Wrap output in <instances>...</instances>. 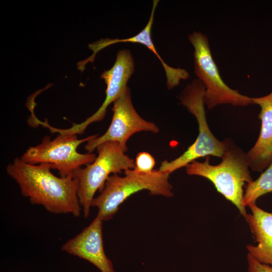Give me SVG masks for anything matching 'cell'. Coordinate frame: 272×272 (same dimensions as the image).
I'll return each mask as SVG.
<instances>
[{
	"mask_svg": "<svg viewBox=\"0 0 272 272\" xmlns=\"http://www.w3.org/2000/svg\"><path fill=\"white\" fill-rule=\"evenodd\" d=\"M50 170L47 164H29L18 158L6 167L8 175L32 204L41 205L52 214L79 217L82 210L78 196V180L74 176L57 177Z\"/></svg>",
	"mask_w": 272,
	"mask_h": 272,
	"instance_id": "cell-1",
	"label": "cell"
},
{
	"mask_svg": "<svg viewBox=\"0 0 272 272\" xmlns=\"http://www.w3.org/2000/svg\"><path fill=\"white\" fill-rule=\"evenodd\" d=\"M217 165L210 163V156L200 162L194 160L188 164L186 171L189 175H198L210 180L217 190L233 203L244 218L247 216L243 205L245 184L252 182L246 153L229 140L226 150Z\"/></svg>",
	"mask_w": 272,
	"mask_h": 272,
	"instance_id": "cell-2",
	"label": "cell"
},
{
	"mask_svg": "<svg viewBox=\"0 0 272 272\" xmlns=\"http://www.w3.org/2000/svg\"><path fill=\"white\" fill-rule=\"evenodd\" d=\"M125 175H111L100 193L93 200L92 207L98 210L97 216L103 221L111 220L119 206L132 194L148 190L152 195L172 197V186L169 181V174L154 170L150 173L136 172L133 169L124 171Z\"/></svg>",
	"mask_w": 272,
	"mask_h": 272,
	"instance_id": "cell-3",
	"label": "cell"
},
{
	"mask_svg": "<svg viewBox=\"0 0 272 272\" xmlns=\"http://www.w3.org/2000/svg\"><path fill=\"white\" fill-rule=\"evenodd\" d=\"M205 91L203 84L197 79L188 85L180 94L181 104L196 119L198 134L195 142L181 155L170 162L163 161L159 168L161 171L170 174L199 158L210 156L222 158L226 150L229 140L219 141L208 126L203 102Z\"/></svg>",
	"mask_w": 272,
	"mask_h": 272,
	"instance_id": "cell-4",
	"label": "cell"
},
{
	"mask_svg": "<svg viewBox=\"0 0 272 272\" xmlns=\"http://www.w3.org/2000/svg\"><path fill=\"white\" fill-rule=\"evenodd\" d=\"M96 149L98 155L94 161L73 174L78 181V196L85 218L89 216L95 193L102 189L111 174L134 167V160L125 154L117 142H105Z\"/></svg>",
	"mask_w": 272,
	"mask_h": 272,
	"instance_id": "cell-5",
	"label": "cell"
},
{
	"mask_svg": "<svg viewBox=\"0 0 272 272\" xmlns=\"http://www.w3.org/2000/svg\"><path fill=\"white\" fill-rule=\"evenodd\" d=\"M77 135L59 133L53 140L46 135L41 143L29 147L20 159L29 164H47L51 169L57 170L60 177L73 176L77 169L92 163L97 157L93 153H80L77 148L98 135L81 139H78Z\"/></svg>",
	"mask_w": 272,
	"mask_h": 272,
	"instance_id": "cell-6",
	"label": "cell"
},
{
	"mask_svg": "<svg viewBox=\"0 0 272 272\" xmlns=\"http://www.w3.org/2000/svg\"><path fill=\"white\" fill-rule=\"evenodd\" d=\"M188 38L194 48V72L205 86L203 102L208 108L211 109L223 104L234 106L252 104V98L233 90L223 81L212 57L207 36L194 31Z\"/></svg>",
	"mask_w": 272,
	"mask_h": 272,
	"instance_id": "cell-7",
	"label": "cell"
},
{
	"mask_svg": "<svg viewBox=\"0 0 272 272\" xmlns=\"http://www.w3.org/2000/svg\"><path fill=\"white\" fill-rule=\"evenodd\" d=\"M112 110L113 116L108 129L102 135L87 142L84 147L87 153H92L100 145L107 142L118 143L126 152V142L134 133L142 131L157 133L159 130L154 123L145 120L137 113L128 87L113 102Z\"/></svg>",
	"mask_w": 272,
	"mask_h": 272,
	"instance_id": "cell-8",
	"label": "cell"
},
{
	"mask_svg": "<svg viewBox=\"0 0 272 272\" xmlns=\"http://www.w3.org/2000/svg\"><path fill=\"white\" fill-rule=\"evenodd\" d=\"M134 70V61L131 52L128 49L119 50L112 67L101 75V78L107 86L106 97L101 106L83 122L74 123L71 127L66 129H59V133L82 134L91 123L103 119L108 106L116 100L127 87V82Z\"/></svg>",
	"mask_w": 272,
	"mask_h": 272,
	"instance_id": "cell-9",
	"label": "cell"
},
{
	"mask_svg": "<svg viewBox=\"0 0 272 272\" xmlns=\"http://www.w3.org/2000/svg\"><path fill=\"white\" fill-rule=\"evenodd\" d=\"M103 222L97 215L87 227L66 242L62 246L61 250L89 261L101 272H115L111 261L104 251Z\"/></svg>",
	"mask_w": 272,
	"mask_h": 272,
	"instance_id": "cell-10",
	"label": "cell"
},
{
	"mask_svg": "<svg viewBox=\"0 0 272 272\" xmlns=\"http://www.w3.org/2000/svg\"><path fill=\"white\" fill-rule=\"evenodd\" d=\"M253 104L260 107L259 137L253 147L246 153L249 168L262 172L272 163V91L268 95L252 98Z\"/></svg>",
	"mask_w": 272,
	"mask_h": 272,
	"instance_id": "cell-11",
	"label": "cell"
},
{
	"mask_svg": "<svg viewBox=\"0 0 272 272\" xmlns=\"http://www.w3.org/2000/svg\"><path fill=\"white\" fill-rule=\"evenodd\" d=\"M159 1H153V7L149 20L145 28L138 34L131 37L124 39H101L89 45V47L93 53L89 57V60L93 61L98 52L105 47L117 43H137L145 45L150 51L153 52L158 57L164 69L166 79L167 86L169 89H172L179 85L180 81L188 78L189 73L185 70L181 68H174L167 64L158 53L153 43L151 32L154 22V14Z\"/></svg>",
	"mask_w": 272,
	"mask_h": 272,
	"instance_id": "cell-12",
	"label": "cell"
},
{
	"mask_svg": "<svg viewBox=\"0 0 272 272\" xmlns=\"http://www.w3.org/2000/svg\"><path fill=\"white\" fill-rule=\"evenodd\" d=\"M248 206L252 213L245 219L257 243L256 246H246L248 254L257 261L272 266V213L263 211L255 203Z\"/></svg>",
	"mask_w": 272,
	"mask_h": 272,
	"instance_id": "cell-13",
	"label": "cell"
},
{
	"mask_svg": "<svg viewBox=\"0 0 272 272\" xmlns=\"http://www.w3.org/2000/svg\"><path fill=\"white\" fill-rule=\"evenodd\" d=\"M243 195V205L245 207L261 196L272 192V163L255 180L246 184Z\"/></svg>",
	"mask_w": 272,
	"mask_h": 272,
	"instance_id": "cell-14",
	"label": "cell"
},
{
	"mask_svg": "<svg viewBox=\"0 0 272 272\" xmlns=\"http://www.w3.org/2000/svg\"><path fill=\"white\" fill-rule=\"evenodd\" d=\"M155 159L149 153L142 152L137 155L133 169L138 173H150L154 169Z\"/></svg>",
	"mask_w": 272,
	"mask_h": 272,
	"instance_id": "cell-15",
	"label": "cell"
},
{
	"mask_svg": "<svg viewBox=\"0 0 272 272\" xmlns=\"http://www.w3.org/2000/svg\"><path fill=\"white\" fill-rule=\"evenodd\" d=\"M248 272H272V266L260 263L247 255Z\"/></svg>",
	"mask_w": 272,
	"mask_h": 272,
	"instance_id": "cell-16",
	"label": "cell"
}]
</instances>
